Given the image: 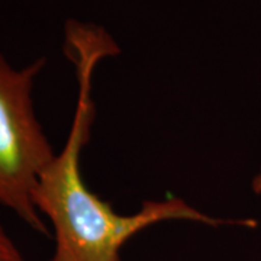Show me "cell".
<instances>
[{
	"label": "cell",
	"instance_id": "obj_1",
	"mask_svg": "<svg viewBox=\"0 0 261 261\" xmlns=\"http://www.w3.org/2000/svg\"><path fill=\"white\" fill-rule=\"evenodd\" d=\"M64 51L77 77L74 118L64 147L34 190V205L41 216H47L54 231L56 248L49 261H122V248L130 238L166 221H190L215 228L255 225L254 221L215 218L174 196L145 200L138 212L122 215L92 192L84 183L80 163L96 116L94 70L103 58L116 56L119 48L102 27L68 20Z\"/></svg>",
	"mask_w": 261,
	"mask_h": 261
},
{
	"label": "cell",
	"instance_id": "obj_2",
	"mask_svg": "<svg viewBox=\"0 0 261 261\" xmlns=\"http://www.w3.org/2000/svg\"><path fill=\"white\" fill-rule=\"evenodd\" d=\"M45 64L41 57L18 68L0 53V205L41 233L48 229L34 205V190L57 155L32 99Z\"/></svg>",
	"mask_w": 261,
	"mask_h": 261
},
{
	"label": "cell",
	"instance_id": "obj_3",
	"mask_svg": "<svg viewBox=\"0 0 261 261\" xmlns=\"http://www.w3.org/2000/svg\"><path fill=\"white\" fill-rule=\"evenodd\" d=\"M0 261H27L18 245L0 224Z\"/></svg>",
	"mask_w": 261,
	"mask_h": 261
},
{
	"label": "cell",
	"instance_id": "obj_4",
	"mask_svg": "<svg viewBox=\"0 0 261 261\" xmlns=\"http://www.w3.org/2000/svg\"><path fill=\"white\" fill-rule=\"evenodd\" d=\"M252 190L257 193V195H261V168L260 171H258V174L254 177L252 180Z\"/></svg>",
	"mask_w": 261,
	"mask_h": 261
}]
</instances>
